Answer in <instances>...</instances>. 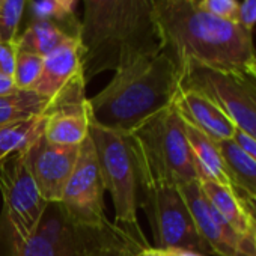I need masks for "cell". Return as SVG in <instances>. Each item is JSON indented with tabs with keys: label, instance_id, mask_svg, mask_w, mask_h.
I'll list each match as a JSON object with an SVG mask.
<instances>
[{
	"label": "cell",
	"instance_id": "6da1fadb",
	"mask_svg": "<svg viewBox=\"0 0 256 256\" xmlns=\"http://www.w3.org/2000/svg\"><path fill=\"white\" fill-rule=\"evenodd\" d=\"M181 89V70L168 48L122 60L107 86L89 98L90 120L130 133L145 119L174 104Z\"/></svg>",
	"mask_w": 256,
	"mask_h": 256
},
{
	"label": "cell",
	"instance_id": "7a4b0ae2",
	"mask_svg": "<svg viewBox=\"0 0 256 256\" xmlns=\"http://www.w3.org/2000/svg\"><path fill=\"white\" fill-rule=\"evenodd\" d=\"M157 22L168 48L180 65L217 71H242L256 58L253 34L240 23L217 18L199 0H158Z\"/></svg>",
	"mask_w": 256,
	"mask_h": 256
},
{
	"label": "cell",
	"instance_id": "3957f363",
	"mask_svg": "<svg viewBox=\"0 0 256 256\" xmlns=\"http://www.w3.org/2000/svg\"><path fill=\"white\" fill-rule=\"evenodd\" d=\"M158 0H84L80 22L83 76L113 70L136 54L164 48L157 22Z\"/></svg>",
	"mask_w": 256,
	"mask_h": 256
},
{
	"label": "cell",
	"instance_id": "277c9868",
	"mask_svg": "<svg viewBox=\"0 0 256 256\" xmlns=\"http://www.w3.org/2000/svg\"><path fill=\"white\" fill-rule=\"evenodd\" d=\"M150 247L144 232L104 222L77 223L60 202L48 204L35 232L20 244L16 256H138Z\"/></svg>",
	"mask_w": 256,
	"mask_h": 256
},
{
	"label": "cell",
	"instance_id": "5b68a950",
	"mask_svg": "<svg viewBox=\"0 0 256 256\" xmlns=\"http://www.w3.org/2000/svg\"><path fill=\"white\" fill-rule=\"evenodd\" d=\"M136 164L139 192L199 181L184 119L169 106L125 134Z\"/></svg>",
	"mask_w": 256,
	"mask_h": 256
},
{
	"label": "cell",
	"instance_id": "8992f818",
	"mask_svg": "<svg viewBox=\"0 0 256 256\" xmlns=\"http://www.w3.org/2000/svg\"><path fill=\"white\" fill-rule=\"evenodd\" d=\"M89 138L96 152L104 188L112 194L114 208L113 223L134 232H142L138 220V174L126 136L90 120Z\"/></svg>",
	"mask_w": 256,
	"mask_h": 256
},
{
	"label": "cell",
	"instance_id": "52a82bcc",
	"mask_svg": "<svg viewBox=\"0 0 256 256\" xmlns=\"http://www.w3.org/2000/svg\"><path fill=\"white\" fill-rule=\"evenodd\" d=\"M181 89L200 92L214 101L236 130L256 140V78L247 71H217L205 66L181 70Z\"/></svg>",
	"mask_w": 256,
	"mask_h": 256
},
{
	"label": "cell",
	"instance_id": "ba28073f",
	"mask_svg": "<svg viewBox=\"0 0 256 256\" xmlns=\"http://www.w3.org/2000/svg\"><path fill=\"white\" fill-rule=\"evenodd\" d=\"M139 205L148 216L156 248L188 250L204 256L212 253L199 235L176 186H158L139 192Z\"/></svg>",
	"mask_w": 256,
	"mask_h": 256
},
{
	"label": "cell",
	"instance_id": "9c48e42d",
	"mask_svg": "<svg viewBox=\"0 0 256 256\" xmlns=\"http://www.w3.org/2000/svg\"><path fill=\"white\" fill-rule=\"evenodd\" d=\"M0 193L4 198V214L17 248L35 232L48 205L32 176L26 151L0 162Z\"/></svg>",
	"mask_w": 256,
	"mask_h": 256
},
{
	"label": "cell",
	"instance_id": "30bf717a",
	"mask_svg": "<svg viewBox=\"0 0 256 256\" xmlns=\"http://www.w3.org/2000/svg\"><path fill=\"white\" fill-rule=\"evenodd\" d=\"M104 184L92 139L88 136L78 148L76 168L65 186L60 205L77 223L96 226L107 222L104 214Z\"/></svg>",
	"mask_w": 256,
	"mask_h": 256
},
{
	"label": "cell",
	"instance_id": "8fae6325",
	"mask_svg": "<svg viewBox=\"0 0 256 256\" xmlns=\"http://www.w3.org/2000/svg\"><path fill=\"white\" fill-rule=\"evenodd\" d=\"M44 116V138L52 144L77 146L89 136L90 110L83 72L50 101Z\"/></svg>",
	"mask_w": 256,
	"mask_h": 256
},
{
	"label": "cell",
	"instance_id": "7c38bea8",
	"mask_svg": "<svg viewBox=\"0 0 256 256\" xmlns=\"http://www.w3.org/2000/svg\"><path fill=\"white\" fill-rule=\"evenodd\" d=\"M78 148L72 145H56L44 134L26 150L28 164L42 199L48 204L62 200L65 186L76 168Z\"/></svg>",
	"mask_w": 256,
	"mask_h": 256
},
{
	"label": "cell",
	"instance_id": "4fadbf2b",
	"mask_svg": "<svg viewBox=\"0 0 256 256\" xmlns=\"http://www.w3.org/2000/svg\"><path fill=\"white\" fill-rule=\"evenodd\" d=\"M178 188L190 210L199 235L212 254L234 256L241 236L210 204L199 186V181L180 186Z\"/></svg>",
	"mask_w": 256,
	"mask_h": 256
},
{
	"label": "cell",
	"instance_id": "5bb4252c",
	"mask_svg": "<svg viewBox=\"0 0 256 256\" xmlns=\"http://www.w3.org/2000/svg\"><path fill=\"white\" fill-rule=\"evenodd\" d=\"M174 106L186 122L196 126L214 142L234 139L236 132L234 122L214 101L200 92L180 89Z\"/></svg>",
	"mask_w": 256,
	"mask_h": 256
},
{
	"label": "cell",
	"instance_id": "9a60e30c",
	"mask_svg": "<svg viewBox=\"0 0 256 256\" xmlns=\"http://www.w3.org/2000/svg\"><path fill=\"white\" fill-rule=\"evenodd\" d=\"M83 47L80 36L66 40L44 58L41 76L32 90L53 100L78 72H83Z\"/></svg>",
	"mask_w": 256,
	"mask_h": 256
},
{
	"label": "cell",
	"instance_id": "2e32d148",
	"mask_svg": "<svg viewBox=\"0 0 256 256\" xmlns=\"http://www.w3.org/2000/svg\"><path fill=\"white\" fill-rule=\"evenodd\" d=\"M184 125H186V136H187V140L193 154L199 181L200 180L216 181L234 190L229 181V176L226 174V168H224L222 154L218 151L217 142H214L211 138H208L205 133H202L196 126L190 125L186 120H184Z\"/></svg>",
	"mask_w": 256,
	"mask_h": 256
},
{
	"label": "cell",
	"instance_id": "e0dca14e",
	"mask_svg": "<svg viewBox=\"0 0 256 256\" xmlns=\"http://www.w3.org/2000/svg\"><path fill=\"white\" fill-rule=\"evenodd\" d=\"M74 36H80V26L72 28L52 20H34L26 30L17 36L16 46L18 50L46 58L66 40Z\"/></svg>",
	"mask_w": 256,
	"mask_h": 256
},
{
	"label": "cell",
	"instance_id": "ac0fdd59",
	"mask_svg": "<svg viewBox=\"0 0 256 256\" xmlns=\"http://www.w3.org/2000/svg\"><path fill=\"white\" fill-rule=\"evenodd\" d=\"M217 146L234 192L256 199V160L234 139L217 142Z\"/></svg>",
	"mask_w": 256,
	"mask_h": 256
},
{
	"label": "cell",
	"instance_id": "d6986e66",
	"mask_svg": "<svg viewBox=\"0 0 256 256\" xmlns=\"http://www.w3.org/2000/svg\"><path fill=\"white\" fill-rule=\"evenodd\" d=\"M199 186L210 204L240 236L250 234V218L234 190L210 180H200Z\"/></svg>",
	"mask_w": 256,
	"mask_h": 256
},
{
	"label": "cell",
	"instance_id": "ffe728a7",
	"mask_svg": "<svg viewBox=\"0 0 256 256\" xmlns=\"http://www.w3.org/2000/svg\"><path fill=\"white\" fill-rule=\"evenodd\" d=\"M46 116H32L0 126V162L26 151L44 134Z\"/></svg>",
	"mask_w": 256,
	"mask_h": 256
},
{
	"label": "cell",
	"instance_id": "44dd1931",
	"mask_svg": "<svg viewBox=\"0 0 256 256\" xmlns=\"http://www.w3.org/2000/svg\"><path fill=\"white\" fill-rule=\"evenodd\" d=\"M50 100L35 90L16 89L10 94L0 95V126L44 114Z\"/></svg>",
	"mask_w": 256,
	"mask_h": 256
},
{
	"label": "cell",
	"instance_id": "7402d4cb",
	"mask_svg": "<svg viewBox=\"0 0 256 256\" xmlns=\"http://www.w3.org/2000/svg\"><path fill=\"white\" fill-rule=\"evenodd\" d=\"M42 62H44V58H41L35 53L17 48L16 68H14V74H12L16 89L32 90L41 76Z\"/></svg>",
	"mask_w": 256,
	"mask_h": 256
},
{
	"label": "cell",
	"instance_id": "603a6c76",
	"mask_svg": "<svg viewBox=\"0 0 256 256\" xmlns=\"http://www.w3.org/2000/svg\"><path fill=\"white\" fill-rule=\"evenodd\" d=\"M28 0H4L0 4V41L16 42Z\"/></svg>",
	"mask_w": 256,
	"mask_h": 256
},
{
	"label": "cell",
	"instance_id": "cb8c5ba5",
	"mask_svg": "<svg viewBox=\"0 0 256 256\" xmlns=\"http://www.w3.org/2000/svg\"><path fill=\"white\" fill-rule=\"evenodd\" d=\"M76 0H36L32 4L35 20H52L58 23L74 22Z\"/></svg>",
	"mask_w": 256,
	"mask_h": 256
},
{
	"label": "cell",
	"instance_id": "d4e9b609",
	"mask_svg": "<svg viewBox=\"0 0 256 256\" xmlns=\"http://www.w3.org/2000/svg\"><path fill=\"white\" fill-rule=\"evenodd\" d=\"M199 6L217 18L230 23H240V0H199Z\"/></svg>",
	"mask_w": 256,
	"mask_h": 256
},
{
	"label": "cell",
	"instance_id": "484cf974",
	"mask_svg": "<svg viewBox=\"0 0 256 256\" xmlns=\"http://www.w3.org/2000/svg\"><path fill=\"white\" fill-rule=\"evenodd\" d=\"M16 58H17L16 42L0 41V74L12 77L16 68Z\"/></svg>",
	"mask_w": 256,
	"mask_h": 256
},
{
	"label": "cell",
	"instance_id": "4316f807",
	"mask_svg": "<svg viewBox=\"0 0 256 256\" xmlns=\"http://www.w3.org/2000/svg\"><path fill=\"white\" fill-rule=\"evenodd\" d=\"M240 24L253 34L256 28V0H242L240 10Z\"/></svg>",
	"mask_w": 256,
	"mask_h": 256
},
{
	"label": "cell",
	"instance_id": "83f0119b",
	"mask_svg": "<svg viewBox=\"0 0 256 256\" xmlns=\"http://www.w3.org/2000/svg\"><path fill=\"white\" fill-rule=\"evenodd\" d=\"M234 256H256V246H254L252 232L240 238V242Z\"/></svg>",
	"mask_w": 256,
	"mask_h": 256
},
{
	"label": "cell",
	"instance_id": "f1b7e54d",
	"mask_svg": "<svg viewBox=\"0 0 256 256\" xmlns=\"http://www.w3.org/2000/svg\"><path fill=\"white\" fill-rule=\"evenodd\" d=\"M234 140L248 154V156H252L254 160H256V140H253V139H250L248 136H246L244 133H241V132H235V134H234Z\"/></svg>",
	"mask_w": 256,
	"mask_h": 256
},
{
	"label": "cell",
	"instance_id": "f546056e",
	"mask_svg": "<svg viewBox=\"0 0 256 256\" xmlns=\"http://www.w3.org/2000/svg\"><path fill=\"white\" fill-rule=\"evenodd\" d=\"M235 194H236V193H235ZM236 196H238L240 204H241V206L244 208L246 214H247L250 218L256 220V199L247 198V196H241V194H236Z\"/></svg>",
	"mask_w": 256,
	"mask_h": 256
},
{
	"label": "cell",
	"instance_id": "4dcf8cb0",
	"mask_svg": "<svg viewBox=\"0 0 256 256\" xmlns=\"http://www.w3.org/2000/svg\"><path fill=\"white\" fill-rule=\"evenodd\" d=\"M12 90H16L12 77H8V76L0 74V95L10 94V92H12Z\"/></svg>",
	"mask_w": 256,
	"mask_h": 256
},
{
	"label": "cell",
	"instance_id": "1f68e13d",
	"mask_svg": "<svg viewBox=\"0 0 256 256\" xmlns=\"http://www.w3.org/2000/svg\"><path fill=\"white\" fill-rule=\"evenodd\" d=\"M138 256H168V253L164 250H160V248H156V247H146Z\"/></svg>",
	"mask_w": 256,
	"mask_h": 256
},
{
	"label": "cell",
	"instance_id": "d6a6232c",
	"mask_svg": "<svg viewBox=\"0 0 256 256\" xmlns=\"http://www.w3.org/2000/svg\"><path fill=\"white\" fill-rule=\"evenodd\" d=\"M168 256H204L196 252H188V250H168Z\"/></svg>",
	"mask_w": 256,
	"mask_h": 256
},
{
	"label": "cell",
	"instance_id": "836d02e7",
	"mask_svg": "<svg viewBox=\"0 0 256 256\" xmlns=\"http://www.w3.org/2000/svg\"><path fill=\"white\" fill-rule=\"evenodd\" d=\"M246 70H247V71L254 77V78H256V58H254V59L247 65V68H246Z\"/></svg>",
	"mask_w": 256,
	"mask_h": 256
},
{
	"label": "cell",
	"instance_id": "e575fe53",
	"mask_svg": "<svg viewBox=\"0 0 256 256\" xmlns=\"http://www.w3.org/2000/svg\"><path fill=\"white\" fill-rule=\"evenodd\" d=\"M250 232H252V236H253V241L256 246V220H253V218H250Z\"/></svg>",
	"mask_w": 256,
	"mask_h": 256
},
{
	"label": "cell",
	"instance_id": "d590c367",
	"mask_svg": "<svg viewBox=\"0 0 256 256\" xmlns=\"http://www.w3.org/2000/svg\"><path fill=\"white\" fill-rule=\"evenodd\" d=\"M2 2H4V0H0V4H2Z\"/></svg>",
	"mask_w": 256,
	"mask_h": 256
}]
</instances>
